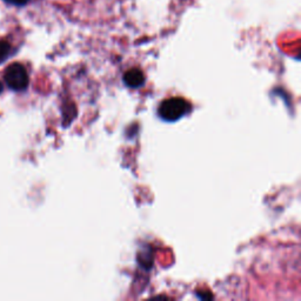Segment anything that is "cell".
<instances>
[{
  "label": "cell",
  "instance_id": "cell-4",
  "mask_svg": "<svg viewBox=\"0 0 301 301\" xmlns=\"http://www.w3.org/2000/svg\"><path fill=\"white\" fill-rule=\"evenodd\" d=\"M12 52V46L5 40H0V65L7 59Z\"/></svg>",
  "mask_w": 301,
  "mask_h": 301
},
{
  "label": "cell",
  "instance_id": "cell-3",
  "mask_svg": "<svg viewBox=\"0 0 301 301\" xmlns=\"http://www.w3.org/2000/svg\"><path fill=\"white\" fill-rule=\"evenodd\" d=\"M124 83L131 89H139L145 84V76L139 69H131L124 74Z\"/></svg>",
  "mask_w": 301,
  "mask_h": 301
},
{
  "label": "cell",
  "instance_id": "cell-2",
  "mask_svg": "<svg viewBox=\"0 0 301 301\" xmlns=\"http://www.w3.org/2000/svg\"><path fill=\"white\" fill-rule=\"evenodd\" d=\"M5 83L8 89L15 92H21L27 89L30 78L24 65L14 63L7 66V69L5 70Z\"/></svg>",
  "mask_w": 301,
  "mask_h": 301
},
{
  "label": "cell",
  "instance_id": "cell-5",
  "mask_svg": "<svg viewBox=\"0 0 301 301\" xmlns=\"http://www.w3.org/2000/svg\"><path fill=\"white\" fill-rule=\"evenodd\" d=\"M4 1L13 6H25L30 0H4Z\"/></svg>",
  "mask_w": 301,
  "mask_h": 301
},
{
  "label": "cell",
  "instance_id": "cell-1",
  "mask_svg": "<svg viewBox=\"0 0 301 301\" xmlns=\"http://www.w3.org/2000/svg\"><path fill=\"white\" fill-rule=\"evenodd\" d=\"M190 102L184 98L173 97L164 100L158 107V114L163 120L174 122L186 115L190 111Z\"/></svg>",
  "mask_w": 301,
  "mask_h": 301
},
{
  "label": "cell",
  "instance_id": "cell-6",
  "mask_svg": "<svg viewBox=\"0 0 301 301\" xmlns=\"http://www.w3.org/2000/svg\"><path fill=\"white\" fill-rule=\"evenodd\" d=\"M2 90H4V86H2V84H1V83H0V95H1Z\"/></svg>",
  "mask_w": 301,
  "mask_h": 301
}]
</instances>
